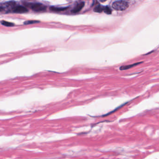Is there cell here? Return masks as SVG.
Masks as SVG:
<instances>
[{
	"mask_svg": "<svg viewBox=\"0 0 159 159\" xmlns=\"http://www.w3.org/2000/svg\"><path fill=\"white\" fill-rule=\"evenodd\" d=\"M129 7V3L124 0H117L112 4V7L118 11H123L127 9Z\"/></svg>",
	"mask_w": 159,
	"mask_h": 159,
	"instance_id": "1",
	"label": "cell"
},
{
	"mask_svg": "<svg viewBox=\"0 0 159 159\" xmlns=\"http://www.w3.org/2000/svg\"><path fill=\"white\" fill-rule=\"evenodd\" d=\"M30 7L35 12H43L46 10V7L41 3L30 4Z\"/></svg>",
	"mask_w": 159,
	"mask_h": 159,
	"instance_id": "2",
	"label": "cell"
},
{
	"mask_svg": "<svg viewBox=\"0 0 159 159\" xmlns=\"http://www.w3.org/2000/svg\"><path fill=\"white\" fill-rule=\"evenodd\" d=\"M12 11L16 13H24L27 12L28 10L23 6H16L12 8Z\"/></svg>",
	"mask_w": 159,
	"mask_h": 159,
	"instance_id": "3",
	"label": "cell"
},
{
	"mask_svg": "<svg viewBox=\"0 0 159 159\" xmlns=\"http://www.w3.org/2000/svg\"><path fill=\"white\" fill-rule=\"evenodd\" d=\"M84 6H85L84 2H81L80 3H78V5L76 6L74 8L71 10V12L73 13H77L79 12L80 10H82V9L83 8Z\"/></svg>",
	"mask_w": 159,
	"mask_h": 159,
	"instance_id": "4",
	"label": "cell"
},
{
	"mask_svg": "<svg viewBox=\"0 0 159 159\" xmlns=\"http://www.w3.org/2000/svg\"><path fill=\"white\" fill-rule=\"evenodd\" d=\"M141 63H135V64H130V65H124V66H122L120 67V70H127L129 69H130L134 66H135L140 64Z\"/></svg>",
	"mask_w": 159,
	"mask_h": 159,
	"instance_id": "5",
	"label": "cell"
},
{
	"mask_svg": "<svg viewBox=\"0 0 159 159\" xmlns=\"http://www.w3.org/2000/svg\"><path fill=\"white\" fill-rule=\"evenodd\" d=\"M68 8L65 7V8H58V7H51L50 8V9L54 12H60L66 10Z\"/></svg>",
	"mask_w": 159,
	"mask_h": 159,
	"instance_id": "6",
	"label": "cell"
},
{
	"mask_svg": "<svg viewBox=\"0 0 159 159\" xmlns=\"http://www.w3.org/2000/svg\"><path fill=\"white\" fill-rule=\"evenodd\" d=\"M104 6L98 5L97 6H96L95 8H94V11L97 13H101L104 10Z\"/></svg>",
	"mask_w": 159,
	"mask_h": 159,
	"instance_id": "7",
	"label": "cell"
},
{
	"mask_svg": "<svg viewBox=\"0 0 159 159\" xmlns=\"http://www.w3.org/2000/svg\"><path fill=\"white\" fill-rule=\"evenodd\" d=\"M1 23L5 26L7 27H13L15 25V24L14 23H10V22H8L7 21H2L1 22Z\"/></svg>",
	"mask_w": 159,
	"mask_h": 159,
	"instance_id": "8",
	"label": "cell"
},
{
	"mask_svg": "<svg viewBox=\"0 0 159 159\" xmlns=\"http://www.w3.org/2000/svg\"><path fill=\"white\" fill-rule=\"evenodd\" d=\"M103 11L108 15H110L112 14V9L108 6H104Z\"/></svg>",
	"mask_w": 159,
	"mask_h": 159,
	"instance_id": "9",
	"label": "cell"
},
{
	"mask_svg": "<svg viewBox=\"0 0 159 159\" xmlns=\"http://www.w3.org/2000/svg\"><path fill=\"white\" fill-rule=\"evenodd\" d=\"M16 3L15 1H8L5 3V5L7 7H11L13 8L16 6Z\"/></svg>",
	"mask_w": 159,
	"mask_h": 159,
	"instance_id": "10",
	"label": "cell"
},
{
	"mask_svg": "<svg viewBox=\"0 0 159 159\" xmlns=\"http://www.w3.org/2000/svg\"><path fill=\"white\" fill-rule=\"evenodd\" d=\"M38 22V21H33V20H31V21H27L24 22V24H33V23H37Z\"/></svg>",
	"mask_w": 159,
	"mask_h": 159,
	"instance_id": "11",
	"label": "cell"
},
{
	"mask_svg": "<svg viewBox=\"0 0 159 159\" xmlns=\"http://www.w3.org/2000/svg\"><path fill=\"white\" fill-rule=\"evenodd\" d=\"M4 10V8L3 7L0 6V12H2Z\"/></svg>",
	"mask_w": 159,
	"mask_h": 159,
	"instance_id": "12",
	"label": "cell"
}]
</instances>
